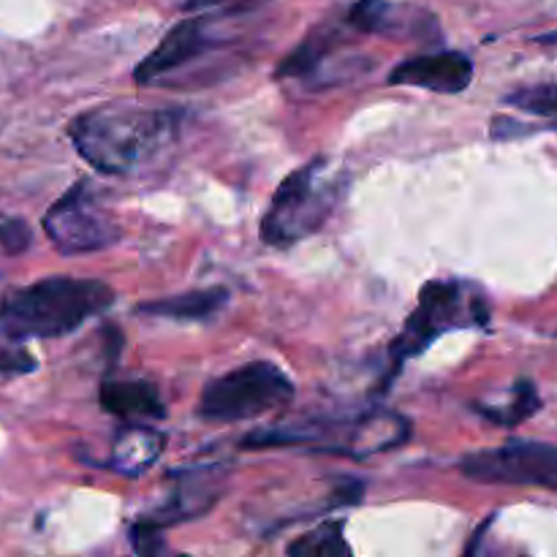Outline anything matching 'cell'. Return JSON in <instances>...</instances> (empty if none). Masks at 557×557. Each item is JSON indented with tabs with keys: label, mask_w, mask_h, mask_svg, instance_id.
<instances>
[{
	"label": "cell",
	"mask_w": 557,
	"mask_h": 557,
	"mask_svg": "<svg viewBox=\"0 0 557 557\" xmlns=\"http://www.w3.org/2000/svg\"><path fill=\"white\" fill-rule=\"evenodd\" d=\"M30 370H36V359L25 348H20V343H16V348L0 351V375H22L30 373Z\"/></svg>",
	"instance_id": "cell-22"
},
{
	"label": "cell",
	"mask_w": 557,
	"mask_h": 557,
	"mask_svg": "<svg viewBox=\"0 0 557 557\" xmlns=\"http://www.w3.org/2000/svg\"><path fill=\"white\" fill-rule=\"evenodd\" d=\"M215 47L218 38L215 30H212L210 16H188V20L177 22V25L161 38V44L136 65V85H152V82L161 79L163 74L194 63L196 58H201V54H207Z\"/></svg>",
	"instance_id": "cell-8"
},
{
	"label": "cell",
	"mask_w": 557,
	"mask_h": 557,
	"mask_svg": "<svg viewBox=\"0 0 557 557\" xmlns=\"http://www.w3.org/2000/svg\"><path fill=\"white\" fill-rule=\"evenodd\" d=\"M403 20H408V11L389 0H357L348 11L346 22L359 33H408L403 27Z\"/></svg>",
	"instance_id": "cell-16"
},
{
	"label": "cell",
	"mask_w": 557,
	"mask_h": 557,
	"mask_svg": "<svg viewBox=\"0 0 557 557\" xmlns=\"http://www.w3.org/2000/svg\"><path fill=\"white\" fill-rule=\"evenodd\" d=\"M292 397V379L277 364L259 359L212 379L199 397V417L207 422H245L286 406Z\"/></svg>",
	"instance_id": "cell-5"
},
{
	"label": "cell",
	"mask_w": 557,
	"mask_h": 557,
	"mask_svg": "<svg viewBox=\"0 0 557 557\" xmlns=\"http://www.w3.org/2000/svg\"><path fill=\"white\" fill-rule=\"evenodd\" d=\"M506 103L520 112L533 114V117L547 120L553 128H557V82H544V85L520 87V90L509 92Z\"/></svg>",
	"instance_id": "cell-19"
},
{
	"label": "cell",
	"mask_w": 557,
	"mask_h": 557,
	"mask_svg": "<svg viewBox=\"0 0 557 557\" xmlns=\"http://www.w3.org/2000/svg\"><path fill=\"white\" fill-rule=\"evenodd\" d=\"M226 302V288H199V292L177 294V297H163L156 299V302L139 305V313L172 321H207L215 313H221Z\"/></svg>",
	"instance_id": "cell-13"
},
{
	"label": "cell",
	"mask_w": 557,
	"mask_h": 557,
	"mask_svg": "<svg viewBox=\"0 0 557 557\" xmlns=\"http://www.w3.org/2000/svg\"><path fill=\"white\" fill-rule=\"evenodd\" d=\"M163 446H166L163 433L147 428V424H128L114 438L107 468L114 473H123V476H141L156 466L158 457L163 455Z\"/></svg>",
	"instance_id": "cell-12"
},
{
	"label": "cell",
	"mask_w": 557,
	"mask_h": 557,
	"mask_svg": "<svg viewBox=\"0 0 557 557\" xmlns=\"http://www.w3.org/2000/svg\"><path fill=\"white\" fill-rule=\"evenodd\" d=\"M158 531H161V528H156V525H147L145 520L141 522H134V525H131V544H134V549L139 555H158V553H163V542H161V536H158Z\"/></svg>",
	"instance_id": "cell-21"
},
{
	"label": "cell",
	"mask_w": 557,
	"mask_h": 557,
	"mask_svg": "<svg viewBox=\"0 0 557 557\" xmlns=\"http://www.w3.org/2000/svg\"><path fill=\"white\" fill-rule=\"evenodd\" d=\"M114 305V292L101 281L44 277L0 299V335L11 343L52 341L71 335Z\"/></svg>",
	"instance_id": "cell-2"
},
{
	"label": "cell",
	"mask_w": 557,
	"mask_h": 557,
	"mask_svg": "<svg viewBox=\"0 0 557 557\" xmlns=\"http://www.w3.org/2000/svg\"><path fill=\"white\" fill-rule=\"evenodd\" d=\"M460 473L479 484H515L557 493V444L511 438L493 449L462 457Z\"/></svg>",
	"instance_id": "cell-7"
},
{
	"label": "cell",
	"mask_w": 557,
	"mask_h": 557,
	"mask_svg": "<svg viewBox=\"0 0 557 557\" xmlns=\"http://www.w3.org/2000/svg\"><path fill=\"white\" fill-rule=\"evenodd\" d=\"M490 321V308L484 297H466L460 283L455 281H430L419 292V302L408 315L406 326L392 343V364L395 370L406 359L419 357L428 351L441 335L462 326H484Z\"/></svg>",
	"instance_id": "cell-4"
},
{
	"label": "cell",
	"mask_w": 557,
	"mask_h": 557,
	"mask_svg": "<svg viewBox=\"0 0 557 557\" xmlns=\"http://www.w3.org/2000/svg\"><path fill=\"white\" fill-rule=\"evenodd\" d=\"M221 0H188L185 3V9L188 11H205V9H212V5H218Z\"/></svg>",
	"instance_id": "cell-23"
},
{
	"label": "cell",
	"mask_w": 557,
	"mask_h": 557,
	"mask_svg": "<svg viewBox=\"0 0 557 557\" xmlns=\"http://www.w3.org/2000/svg\"><path fill=\"white\" fill-rule=\"evenodd\" d=\"M473 79V60L466 52H428L408 58L389 71V85L422 87L430 92L455 96Z\"/></svg>",
	"instance_id": "cell-9"
},
{
	"label": "cell",
	"mask_w": 557,
	"mask_h": 557,
	"mask_svg": "<svg viewBox=\"0 0 557 557\" xmlns=\"http://www.w3.org/2000/svg\"><path fill=\"white\" fill-rule=\"evenodd\" d=\"M183 117V109H150L114 101L87 109L71 120L69 136L92 169L125 177L150 166L174 145Z\"/></svg>",
	"instance_id": "cell-1"
},
{
	"label": "cell",
	"mask_w": 557,
	"mask_h": 557,
	"mask_svg": "<svg viewBox=\"0 0 557 557\" xmlns=\"http://www.w3.org/2000/svg\"><path fill=\"white\" fill-rule=\"evenodd\" d=\"M101 408L112 417L125 422H139V419H163L166 406L161 400V392L152 381H117L107 379L101 384Z\"/></svg>",
	"instance_id": "cell-11"
},
{
	"label": "cell",
	"mask_w": 557,
	"mask_h": 557,
	"mask_svg": "<svg viewBox=\"0 0 557 557\" xmlns=\"http://www.w3.org/2000/svg\"><path fill=\"white\" fill-rule=\"evenodd\" d=\"M174 482H177V487H174L172 498L147 517V525L169 528L177 525V522L201 517L205 511H210L215 506L218 493H221L218 468H207V471H180L174 473Z\"/></svg>",
	"instance_id": "cell-10"
},
{
	"label": "cell",
	"mask_w": 557,
	"mask_h": 557,
	"mask_svg": "<svg viewBox=\"0 0 557 557\" xmlns=\"http://www.w3.org/2000/svg\"><path fill=\"white\" fill-rule=\"evenodd\" d=\"M411 433V424L395 413H373V417L362 419L357 428L351 430V455L368 457L379 455V451L395 449Z\"/></svg>",
	"instance_id": "cell-14"
},
{
	"label": "cell",
	"mask_w": 557,
	"mask_h": 557,
	"mask_svg": "<svg viewBox=\"0 0 557 557\" xmlns=\"http://www.w3.org/2000/svg\"><path fill=\"white\" fill-rule=\"evenodd\" d=\"M479 413H482L487 422L500 424V428H517V424L528 422L533 413L542 411V397H539L533 381L522 379L511 386V395L506 397L504 406H487V403H476Z\"/></svg>",
	"instance_id": "cell-15"
},
{
	"label": "cell",
	"mask_w": 557,
	"mask_h": 557,
	"mask_svg": "<svg viewBox=\"0 0 557 557\" xmlns=\"http://www.w3.org/2000/svg\"><path fill=\"white\" fill-rule=\"evenodd\" d=\"M44 232L63 256L96 253L120 243V226L90 180L71 185L44 215Z\"/></svg>",
	"instance_id": "cell-6"
},
{
	"label": "cell",
	"mask_w": 557,
	"mask_h": 557,
	"mask_svg": "<svg viewBox=\"0 0 557 557\" xmlns=\"http://www.w3.org/2000/svg\"><path fill=\"white\" fill-rule=\"evenodd\" d=\"M335 36L332 33H315L308 41L299 44L281 65H277V76L281 79H305V76H313L319 71V65L324 63V58L330 54Z\"/></svg>",
	"instance_id": "cell-17"
},
{
	"label": "cell",
	"mask_w": 557,
	"mask_h": 557,
	"mask_svg": "<svg viewBox=\"0 0 557 557\" xmlns=\"http://www.w3.org/2000/svg\"><path fill=\"white\" fill-rule=\"evenodd\" d=\"M346 183L326 158L294 169L272 196L261 218V239L272 248H292L319 232L341 201Z\"/></svg>",
	"instance_id": "cell-3"
},
{
	"label": "cell",
	"mask_w": 557,
	"mask_h": 557,
	"mask_svg": "<svg viewBox=\"0 0 557 557\" xmlns=\"http://www.w3.org/2000/svg\"><path fill=\"white\" fill-rule=\"evenodd\" d=\"M288 555H302V557H346L351 555V547L343 539V522H326V525L315 528V531L305 533L297 542L288 544Z\"/></svg>",
	"instance_id": "cell-18"
},
{
	"label": "cell",
	"mask_w": 557,
	"mask_h": 557,
	"mask_svg": "<svg viewBox=\"0 0 557 557\" xmlns=\"http://www.w3.org/2000/svg\"><path fill=\"white\" fill-rule=\"evenodd\" d=\"M30 245H33V232L22 218H9V215L0 218V248H3L5 253L11 256L25 253Z\"/></svg>",
	"instance_id": "cell-20"
}]
</instances>
